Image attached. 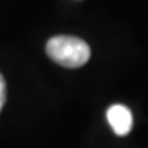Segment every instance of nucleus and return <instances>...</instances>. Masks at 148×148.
<instances>
[{"mask_svg":"<svg viewBox=\"0 0 148 148\" xmlns=\"http://www.w3.org/2000/svg\"><path fill=\"white\" fill-rule=\"evenodd\" d=\"M45 51L49 58L65 68H79L91 58V49L83 39L68 35H58L47 41Z\"/></svg>","mask_w":148,"mask_h":148,"instance_id":"obj_1","label":"nucleus"},{"mask_svg":"<svg viewBox=\"0 0 148 148\" xmlns=\"http://www.w3.org/2000/svg\"><path fill=\"white\" fill-rule=\"evenodd\" d=\"M107 121L118 136L129 134L133 127V115L129 107L123 104H113L107 109Z\"/></svg>","mask_w":148,"mask_h":148,"instance_id":"obj_2","label":"nucleus"},{"mask_svg":"<svg viewBox=\"0 0 148 148\" xmlns=\"http://www.w3.org/2000/svg\"><path fill=\"white\" fill-rule=\"evenodd\" d=\"M5 100H6V83H5V79L3 76L0 74V110L5 104Z\"/></svg>","mask_w":148,"mask_h":148,"instance_id":"obj_3","label":"nucleus"}]
</instances>
